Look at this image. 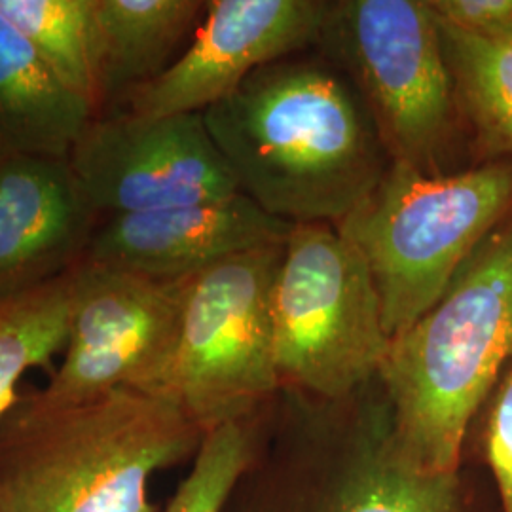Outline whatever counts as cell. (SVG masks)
Listing matches in <instances>:
<instances>
[{
  "mask_svg": "<svg viewBox=\"0 0 512 512\" xmlns=\"http://www.w3.org/2000/svg\"><path fill=\"white\" fill-rule=\"evenodd\" d=\"M93 110L0 16V156L69 160Z\"/></svg>",
  "mask_w": 512,
  "mask_h": 512,
  "instance_id": "9a60e30c",
  "label": "cell"
},
{
  "mask_svg": "<svg viewBox=\"0 0 512 512\" xmlns=\"http://www.w3.org/2000/svg\"><path fill=\"white\" fill-rule=\"evenodd\" d=\"M99 222L69 160L0 156V302L74 270Z\"/></svg>",
  "mask_w": 512,
  "mask_h": 512,
  "instance_id": "4fadbf2b",
  "label": "cell"
},
{
  "mask_svg": "<svg viewBox=\"0 0 512 512\" xmlns=\"http://www.w3.org/2000/svg\"><path fill=\"white\" fill-rule=\"evenodd\" d=\"M203 120L239 192L291 224H340L391 165L359 93L317 50L258 69Z\"/></svg>",
  "mask_w": 512,
  "mask_h": 512,
  "instance_id": "7a4b0ae2",
  "label": "cell"
},
{
  "mask_svg": "<svg viewBox=\"0 0 512 512\" xmlns=\"http://www.w3.org/2000/svg\"><path fill=\"white\" fill-rule=\"evenodd\" d=\"M512 213V160L446 175L389 165L336 228L363 255L393 340L431 310L459 268Z\"/></svg>",
  "mask_w": 512,
  "mask_h": 512,
  "instance_id": "5b68a950",
  "label": "cell"
},
{
  "mask_svg": "<svg viewBox=\"0 0 512 512\" xmlns=\"http://www.w3.org/2000/svg\"><path fill=\"white\" fill-rule=\"evenodd\" d=\"M220 512H501L480 465L416 467L378 380L344 397L281 387L264 406L255 454Z\"/></svg>",
  "mask_w": 512,
  "mask_h": 512,
  "instance_id": "6da1fadb",
  "label": "cell"
},
{
  "mask_svg": "<svg viewBox=\"0 0 512 512\" xmlns=\"http://www.w3.org/2000/svg\"><path fill=\"white\" fill-rule=\"evenodd\" d=\"M74 177L101 219L238 196L203 112L93 116L69 154Z\"/></svg>",
  "mask_w": 512,
  "mask_h": 512,
  "instance_id": "9c48e42d",
  "label": "cell"
},
{
  "mask_svg": "<svg viewBox=\"0 0 512 512\" xmlns=\"http://www.w3.org/2000/svg\"><path fill=\"white\" fill-rule=\"evenodd\" d=\"M283 245L230 256L184 279L175 342L147 393L177 404L203 435L253 416L281 389L272 287Z\"/></svg>",
  "mask_w": 512,
  "mask_h": 512,
  "instance_id": "52a82bcc",
  "label": "cell"
},
{
  "mask_svg": "<svg viewBox=\"0 0 512 512\" xmlns=\"http://www.w3.org/2000/svg\"><path fill=\"white\" fill-rule=\"evenodd\" d=\"M101 114L167 71L194 37L202 0H93ZM99 114V116H101Z\"/></svg>",
  "mask_w": 512,
  "mask_h": 512,
  "instance_id": "5bb4252c",
  "label": "cell"
},
{
  "mask_svg": "<svg viewBox=\"0 0 512 512\" xmlns=\"http://www.w3.org/2000/svg\"><path fill=\"white\" fill-rule=\"evenodd\" d=\"M435 18L471 37L512 40V0H427Z\"/></svg>",
  "mask_w": 512,
  "mask_h": 512,
  "instance_id": "44dd1931",
  "label": "cell"
},
{
  "mask_svg": "<svg viewBox=\"0 0 512 512\" xmlns=\"http://www.w3.org/2000/svg\"><path fill=\"white\" fill-rule=\"evenodd\" d=\"M511 359L512 213L389 344L378 380L406 458L427 473L456 471L467 429Z\"/></svg>",
  "mask_w": 512,
  "mask_h": 512,
  "instance_id": "277c9868",
  "label": "cell"
},
{
  "mask_svg": "<svg viewBox=\"0 0 512 512\" xmlns=\"http://www.w3.org/2000/svg\"><path fill=\"white\" fill-rule=\"evenodd\" d=\"M294 224L247 196L101 219L82 262L181 281L230 256L285 243Z\"/></svg>",
  "mask_w": 512,
  "mask_h": 512,
  "instance_id": "7c38bea8",
  "label": "cell"
},
{
  "mask_svg": "<svg viewBox=\"0 0 512 512\" xmlns=\"http://www.w3.org/2000/svg\"><path fill=\"white\" fill-rule=\"evenodd\" d=\"M8 19L63 84L101 114L93 0H0Z\"/></svg>",
  "mask_w": 512,
  "mask_h": 512,
  "instance_id": "ac0fdd59",
  "label": "cell"
},
{
  "mask_svg": "<svg viewBox=\"0 0 512 512\" xmlns=\"http://www.w3.org/2000/svg\"><path fill=\"white\" fill-rule=\"evenodd\" d=\"M461 461L486 469L501 512H512V359L471 421Z\"/></svg>",
  "mask_w": 512,
  "mask_h": 512,
  "instance_id": "ffe728a7",
  "label": "cell"
},
{
  "mask_svg": "<svg viewBox=\"0 0 512 512\" xmlns=\"http://www.w3.org/2000/svg\"><path fill=\"white\" fill-rule=\"evenodd\" d=\"M202 429L169 399L120 387L0 418V512H158L150 478L196 458Z\"/></svg>",
  "mask_w": 512,
  "mask_h": 512,
  "instance_id": "3957f363",
  "label": "cell"
},
{
  "mask_svg": "<svg viewBox=\"0 0 512 512\" xmlns=\"http://www.w3.org/2000/svg\"><path fill=\"white\" fill-rule=\"evenodd\" d=\"M437 23L476 164L512 160V40H482Z\"/></svg>",
  "mask_w": 512,
  "mask_h": 512,
  "instance_id": "2e32d148",
  "label": "cell"
},
{
  "mask_svg": "<svg viewBox=\"0 0 512 512\" xmlns=\"http://www.w3.org/2000/svg\"><path fill=\"white\" fill-rule=\"evenodd\" d=\"M260 408L243 420L205 433L192 467L177 486L164 512H220L241 473L255 454L262 427Z\"/></svg>",
  "mask_w": 512,
  "mask_h": 512,
  "instance_id": "d6986e66",
  "label": "cell"
},
{
  "mask_svg": "<svg viewBox=\"0 0 512 512\" xmlns=\"http://www.w3.org/2000/svg\"><path fill=\"white\" fill-rule=\"evenodd\" d=\"M76 268L31 291L0 302V418L18 399L16 387L31 368L48 366L65 351L71 329Z\"/></svg>",
  "mask_w": 512,
  "mask_h": 512,
  "instance_id": "e0dca14e",
  "label": "cell"
},
{
  "mask_svg": "<svg viewBox=\"0 0 512 512\" xmlns=\"http://www.w3.org/2000/svg\"><path fill=\"white\" fill-rule=\"evenodd\" d=\"M327 10L329 0H209L183 54L122 107L143 116L205 112L258 69L315 50Z\"/></svg>",
  "mask_w": 512,
  "mask_h": 512,
  "instance_id": "8fae6325",
  "label": "cell"
},
{
  "mask_svg": "<svg viewBox=\"0 0 512 512\" xmlns=\"http://www.w3.org/2000/svg\"><path fill=\"white\" fill-rule=\"evenodd\" d=\"M281 387L344 397L374 380L391 338L365 258L334 224H294L272 287Z\"/></svg>",
  "mask_w": 512,
  "mask_h": 512,
  "instance_id": "ba28073f",
  "label": "cell"
},
{
  "mask_svg": "<svg viewBox=\"0 0 512 512\" xmlns=\"http://www.w3.org/2000/svg\"><path fill=\"white\" fill-rule=\"evenodd\" d=\"M315 50L348 76L391 164L459 171L467 131L427 0H329Z\"/></svg>",
  "mask_w": 512,
  "mask_h": 512,
  "instance_id": "8992f818",
  "label": "cell"
},
{
  "mask_svg": "<svg viewBox=\"0 0 512 512\" xmlns=\"http://www.w3.org/2000/svg\"><path fill=\"white\" fill-rule=\"evenodd\" d=\"M183 283L80 262L63 361L31 397L59 406L120 387L147 391L173 348Z\"/></svg>",
  "mask_w": 512,
  "mask_h": 512,
  "instance_id": "30bf717a",
  "label": "cell"
}]
</instances>
